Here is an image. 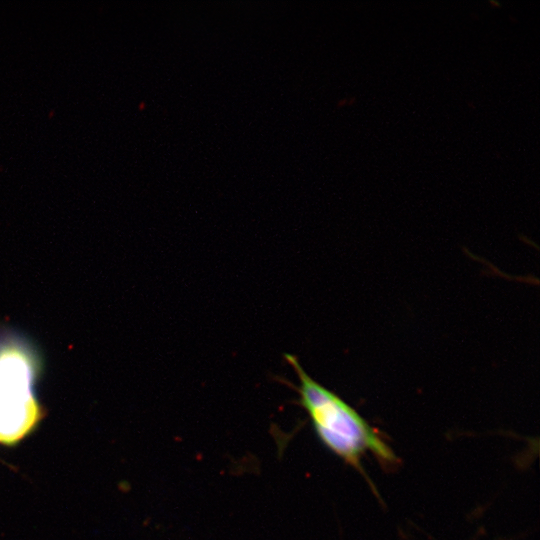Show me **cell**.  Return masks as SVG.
Returning <instances> with one entry per match:
<instances>
[{"mask_svg":"<svg viewBox=\"0 0 540 540\" xmlns=\"http://www.w3.org/2000/svg\"><path fill=\"white\" fill-rule=\"evenodd\" d=\"M40 369L35 351L19 337L0 338V399L34 398Z\"/></svg>","mask_w":540,"mask_h":540,"instance_id":"obj_2","label":"cell"},{"mask_svg":"<svg viewBox=\"0 0 540 540\" xmlns=\"http://www.w3.org/2000/svg\"><path fill=\"white\" fill-rule=\"evenodd\" d=\"M285 359L299 381V403L326 448L355 468L368 452L384 465L395 464L391 448L353 407L307 374L294 355L285 354Z\"/></svg>","mask_w":540,"mask_h":540,"instance_id":"obj_1","label":"cell"}]
</instances>
